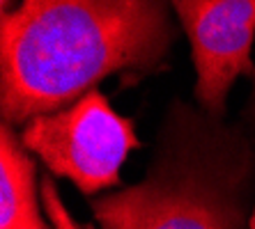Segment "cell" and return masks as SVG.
<instances>
[{"label":"cell","mask_w":255,"mask_h":229,"mask_svg":"<svg viewBox=\"0 0 255 229\" xmlns=\"http://www.w3.org/2000/svg\"><path fill=\"white\" fill-rule=\"evenodd\" d=\"M170 0H21L0 14V108L18 126L67 108L172 46Z\"/></svg>","instance_id":"6da1fadb"},{"label":"cell","mask_w":255,"mask_h":229,"mask_svg":"<svg viewBox=\"0 0 255 229\" xmlns=\"http://www.w3.org/2000/svg\"><path fill=\"white\" fill-rule=\"evenodd\" d=\"M21 142L55 176L69 179L85 195L118 186L125 160L140 147L133 122L122 117L99 89L30 119Z\"/></svg>","instance_id":"7a4b0ae2"},{"label":"cell","mask_w":255,"mask_h":229,"mask_svg":"<svg viewBox=\"0 0 255 229\" xmlns=\"http://www.w3.org/2000/svg\"><path fill=\"white\" fill-rule=\"evenodd\" d=\"M101 229H239L216 183L191 167H163L145 181L92 202Z\"/></svg>","instance_id":"3957f363"},{"label":"cell","mask_w":255,"mask_h":229,"mask_svg":"<svg viewBox=\"0 0 255 229\" xmlns=\"http://www.w3.org/2000/svg\"><path fill=\"white\" fill-rule=\"evenodd\" d=\"M191 44L196 96L212 115H223L232 85L253 76L255 0H170Z\"/></svg>","instance_id":"277c9868"},{"label":"cell","mask_w":255,"mask_h":229,"mask_svg":"<svg viewBox=\"0 0 255 229\" xmlns=\"http://www.w3.org/2000/svg\"><path fill=\"white\" fill-rule=\"evenodd\" d=\"M37 167L12 124L0 126V229H48L39 211Z\"/></svg>","instance_id":"5b68a950"},{"label":"cell","mask_w":255,"mask_h":229,"mask_svg":"<svg viewBox=\"0 0 255 229\" xmlns=\"http://www.w3.org/2000/svg\"><path fill=\"white\" fill-rule=\"evenodd\" d=\"M39 190H42V206H44V211H46V218L53 225V229H78L69 209H67L62 197H60L55 183L51 179H42Z\"/></svg>","instance_id":"8992f818"},{"label":"cell","mask_w":255,"mask_h":229,"mask_svg":"<svg viewBox=\"0 0 255 229\" xmlns=\"http://www.w3.org/2000/svg\"><path fill=\"white\" fill-rule=\"evenodd\" d=\"M9 5H12V0H0V14L9 12Z\"/></svg>","instance_id":"52a82bcc"},{"label":"cell","mask_w":255,"mask_h":229,"mask_svg":"<svg viewBox=\"0 0 255 229\" xmlns=\"http://www.w3.org/2000/svg\"><path fill=\"white\" fill-rule=\"evenodd\" d=\"M251 229H255V211H253V218H251Z\"/></svg>","instance_id":"ba28073f"},{"label":"cell","mask_w":255,"mask_h":229,"mask_svg":"<svg viewBox=\"0 0 255 229\" xmlns=\"http://www.w3.org/2000/svg\"><path fill=\"white\" fill-rule=\"evenodd\" d=\"M253 76H255V74H253ZM253 112H255V94H253Z\"/></svg>","instance_id":"9c48e42d"}]
</instances>
